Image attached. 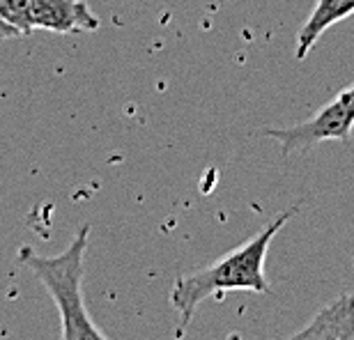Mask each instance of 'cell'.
<instances>
[{"label": "cell", "instance_id": "1", "mask_svg": "<svg viewBox=\"0 0 354 340\" xmlns=\"http://www.w3.org/2000/svg\"><path fill=\"white\" fill-rule=\"evenodd\" d=\"M299 214V207H290L283 214H279L272 223L253 235L249 242L237 246L235 251L225 253L218 258L214 265L201 269V272L180 276L171 290V303L177 310V329L175 338H182L184 331L189 329L191 320L196 315V308L201 306L205 299L223 292H232V290H244V292L256 294H272V285L265 278V260L269 244L279 235L281 228L290 218Z\"/></svg>", "mask_w": 354, "mask_h": 340}, {"label": "cell", "instance_id": "2", "mask_svg": "<svg viewBox=\"0 0 354 340\" xmlns=\"http://www.w3.org/2000/svg\"><path fill=\"white\" fill-rule=\"evenodd\" d=\"M88 239L90 225H83L72 239V244L58 255H39L30 249L21 251V262L44 285L58 308L62 340H109L90 320L86 296H83Z\"/></svg>", "mask_w": 354, "mask_h": 340}, {"label": "cell", "instance_id": "3", "mask_svg": "<svg viewBox=\"0 0 354 340\" xmlns=\"http://www.w3.org/2000/svg\"><path fill=\"white\" fill-rule=\"evenodd\" d=\"M354 131V83L341 90L313 117L288 126V129H265L263 133L279 143L281 154L310 150L327 140H350Z\"/></svg>", "mask_w": 354, "mask_h": 340}, {"label": "cell", "instance_id": "4", "mask_svg": "<svg viewBox=\"0 0 354 340\" xmlns=\"http://www.w3.org/2000/svg\"><path fill=\"white\" fill-rule=\"evenodd\" d=\"M32 28L48 32H95L102 21L83 0H30Z\"/></svg>", "mask_w": 354, "mask_h": 340}, {"label": "cell", "instance_id": "5", "mask_svg": "<svg viewBox=\"0 0 354 340\" xmlns=\"http://www.w3.org/2000/svg\"><path fill=\"white\" fill-rule=\"evenodd\" d=\"M288 340H354V292L329 301L306 327Z\"/></svg>", "mask_w": 354, "mask_h": 340}, {"label": "cell", "instance_id": "6", "mask_svg": "<svg viewBox=\"0 0 354 340\" xmlns=\"http://www.w3.org/2000/svg\"><path fill=\"white\" fill-rule=\"evenodd\" d=\"M352 14H354V0H317L313 12L308 14V19L304 21L299 32H297L295 58L306 60L322 35L327 32L331 26L350 19Z\"/></svg>", "mask_w": 354, "mask_h": 340}, {"label": "cell", "instance_id": "7", "mask_svg": "<svg viewBox=\"0 0 354 340\" xmlns=\"http://www.w3.org/2000/svg\"><path fill=\"white\" fill-rule=\"evenodd\" d=\"M0 23L10 28L14 37L30 35L35 30L30 19V0H0Z\"/></svg>", "mask_w": 354, "mask_h": 340}, {"label": "cell", "instance_id": "8", "mask_svg": "<svg viewBox=\"0 0 354 340\" xmlns=\"http://www.w3.org/2000/svg\"><path fill=\"white\" fill-rule=\"evenodd\" d=\"M7 37H14V32L10 30L7 26H3L0 23V39H7Z\"/></svg>", "mask_w": 354, "mask_h": 340}, {"label": "cell", "instance_id": "9", "mask_svg": "<svg viewBox=\"0 0 354 340\" xmlns=\"http://www.w3.org/2000/svg\"><path fill=\"white\" fill-rule=\"evenodd\" d=\"M235 340H239V338H235Z\"/></svg>", "mask_w": 354, "mask_h": 340}]
</instances>
